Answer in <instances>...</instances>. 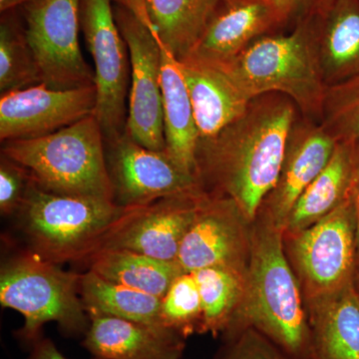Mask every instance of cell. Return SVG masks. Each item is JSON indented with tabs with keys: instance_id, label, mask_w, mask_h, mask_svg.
<instances>
[{
	"instance_id": "f1b7e54d",
	"label": "cell",
	"mask_w": 359,
	"mask_h": 359,
	"mask_svg": "<svg viewBox=\"0 0 359 359\" xmlns=\"http://www.w3.org/2000/svg\"><path fill=\"white\" fill-rule=\"evenodd\" d=\"M320 124L337 143L359 144V75L327 87Z\"/></svg>"
},
{
	"instance_id": "d6a6232c",
	"label": "cell",
	"mask_w": 359,
	"mask_h": 359,
	"mask_svg": "<svg viewBox=\"0 0 359 359\" xmlns=\"http://www.w3.org/2000/svg\"><path fill=\"white\" fill-rule=\"evenodd\" d=\"M27 359H69L54 344L53 340L42 335L29 348V355ZM90 359H96L91 358Z\"/></svg>"
},
{
	"instance_id": "74e56055",
	"label": "cell",
	"mask_w": 359,
	"mask_h": 359,
	"mask_svg": "<svg viewBox=\"0 0 359 359\" xmlns=\"http://www.w3.org/2000/svg\"><path fill=\"white\" fill-rule=\"evenodd\" d=\"M318 1H320V0H318Z\"/></svg>"
},
{
	"instance_id": "9a60e30c",
	"label": "cell",
	"mask_w": 359,
	"mask_h": 359,
	"mask_svg": "<svg viewBox=\"0 0 359 359\" xmlns=\"http://www.w3.org/2000/svg\"><path fill=\"white\" fill-rule=\"evenodd\" d=\"M337 141L320 123L297 118L290 130L278 181L264 198L259 212L285 230L295 202L327 166Z\"/></svg>"
},
{
	"instance_id": "8992f818",
	"label": "cell",
	"mask_w": 359,
	"mask_h": 359,
	"mask_svg": "<svg viewBox=\"0 0 359 359\" xmlns=\"http://www.w3.org/2000/svg\"><path fill=\"white\" fill-rule=\"evenodd\" d=\"M81 276L27 250L2 262L0 304L25 318L15 337L28 349L43 335L42 327L48 323H56L66 337L83 339L90 318L80 295Z\"/></svg>"
},
{
	"instance_id": "836d02e7",
	"label": "cell",
	"mask_w": 359,
	"mask_h": 359,
	"mask_svg": "<svg viewBox=\"0 0 359 359\" xmlns=\"http://www.w3.org/2000/svg\"><path fill=\"white\" fill-rule=\"evenodd\" d=\"M112 2L116 6L122 7L125 11H129L154 33L149 13L148 0H112Z\"/></svg>"
},
{
	"instance_id": "1f68e13d",
	"label": "cell",
	"mask_w": 359,
	"mask_h": 359,
	"mask_svg": "<svg viewBox=\"0 0 359 359\" xmlns=\"http://www.w3.org/2000/svg\"><path fill=\"white\" fill-rule=\"evenodd\" d=\"M318 0H271L278 18L280 28L294 27L311 13Z\"/></svg>"
},
{
	"instance_id": "ba28073f",
	"label": "cell",
	"mask_w": 359,
	"mask_h": 359,
	"mask_svg": "<svg viewBox=\"0 0 359 359\" xmlns=\"http://www.w3.org/2000/svg\"><path fill=\"white\" fill-rule=\"evenodd\" d=\"M82 0H33L23 6L25 36L42 83L72 89L95 85L79 43Z\"/></svg>"
},
{
	"instance_id": "484cf974",
	"label": "cell",
	"mask_w": 359,
	"mask_h": 359,
	"mask_svg": "<svg viewBox=\"0 0 359 359\" xmlns=\"http://www.w3.org/2000/svg\"><path fill=\"white\" fill-rule=\"evenodd\" d=\"M247 273L224 268L193 271L202 302V334L222 335L235 321L244 304Z\"/></svg>"
},
{
	"instance_id": "3957f363",
	"label": "cell",
	"mask_w": 359,
	"mask_h": 359,
	"mask_svg": "<svg viewBox=\"0 0 359 359\" xmlns=\"http://www.w3.org/2000/svg\"><path fill=\"white\" fill-rule=\"evenodd\" d=\"M222 66L250 100L269 93L289 97L302 117L320 123L325 86L311 14L287 33L264 35Z\"/></svg>"
},
{
	"instance_id": "e575fe53",
	"label": "cell",
	"mask_w": 359,
	"mask_h": 359,
	"mask_svg": "<svg viewBox=\"0 0 359 359\" xmlns=\"http://www.w3.org/2000/svg\"><path fill=\"white\" fill-rule=\"evenodd\" d=\"M351 200H353L354 212H355L356 219V243H358V269H356V275L359 273V144L356 145L355 166L353 181H351V190H349Z\"/></svg>"
},
{
	"instance_id": "83f0119b",
	"label": "cell",
	"mask_w": 359,
	"mask_h": 359,
	"mask_svg": "<svg viewBox=\"0 0 359 359\" xmlns=\"http://www.w3.org/2000/svg\"><path fill=\"white\" fill-rule=\"evenodd\" d=\"M160 313L163 325L186 339L202 334V302L193 273L184 271L175 278L162 297Z\"/></svg>"
},
{
	"instance_id": "d4e9b609",
	"label": "cell",
	"mask_w": 359,
	"mask_h": 359,
	"mask_svg": "<svg viewBox=\"0 0 359 359\" xmlns=\"http://www.w3.org/2000/svg\"><path fill=\"white\" fill-rule=\"evenodd\" d=\"M80 295L89 316L100 314L146 325H163L161 297L105 280L91 269L82 273Z\"/></svg>"
},
{
	"instance_id": "4316f807",
	"label": "cell",
	"mask_w": 359,
	"mask_h": 359,
	"mask_svg": "<svg viewBox=\"0 0 359 359\" xmlns=\"http://www.w3.org/2000/svg\"><path fill=\"white\" fill-rule=\"evenodd\" d=\"M13 11L2 13L0 23L1 94L42 83L39 66L26 39L25 25Z\"/></svg>"
},
{
	"instance_id": "277c9868",
	"label": "cell",
	"mask_w": 359,
	"mask_h": 359,
	"mask_svg": "<svg viewBox=\"0 0 359 359\" xmlns=\"http://www.w3.org/2000/svg\"><path fill=\"white\" fill-rule=\"evenodd\" d=\"M129 210L113 201L47 192L30 180L15 217L25 250L62 264L85 263Z\"/></svg>"
},
{
	"instance_id": "d590c367",
	"label": "cell",
	"mask_w": 359,
	"mask_h": 359,
	"mask_svg": "<svg viewBox=\"0 0 359 359\" xmlns=\"http://www.w3.org/2000/svg\"><path fill=\"white\" fill-rule=\"evenodd\" d=\"M33 0H0V11L1 13H8L14 11L16 7L25 6Z\"/></svg>"
},
{
	"instance_id": "9c48e42d",
	"label": "cell",
	"mask_w": 359,
	"mask_h": 359,
	"mask_svg": "<svg viewBox=\"0 0 359 359\" xmlns=\"http://www.w3.org/2000/svg\"><path fill=\"white\" fill-rule=\"evenodd\" d=\"M81 28L95 66V117L106 143L126 127L131 78L128 47L118 27L112 0H82Z\"/></svg>"
},
{
	"instance_id": "7c38bea8",
	"label": "cell",
	"mask_w": 359,
	"mask_h": 359,
	"mask_svg": "<svg viewBox=\"0 0 359 359\" xmlns=\"http://www.w3.org/2000/svg\"><path fill=\"white\" fill-rule=\"evenodd\" d=\"M118 27L128 47L131 85L125 130L154 151L166 150L161 89V45L154 33L129 11L114 6Z\"/></svg>"
},
{
	"instance_id": "5bb4252c",
	"label": "cell",
	"mask_w": 359,
	"mask_h": 359,
	"mask_svg": "<svg viewBox=\"0 0 359 359\" xmlns=\"http://www.w3.org/2000/svg\"><path fill=\"white\" fill-rule=\"evenodd\" d=\"M205 196V191L182 194L130 208L97 250L126 249L162 261L177 262L180 248Z\"/></svg>"
},
{
	"instance_id": "4fadbf2b",
	"label": "cell",
	"mask_w": 359,
	"mask_h": 359,
	"mask_svg": "<svg viewBox=\"0 0 359 359\" xmlns=\"http://www.w3.org/2000/svg\"><path fill=\"white\" fill-rule=\"evenodd\" d=\"M93 86L50 88L41 83L1 94L0 140L39 138L95 115Z\"/></svg>"
},
{
	"instance_id": "52a82bcc",
	"label": "cell",
	"mask_w": 359,
	"mask_h": 359,
	"mask_svg": "<svg viewBox=\"0 0 359 359\" xmlns=\"http://www.w3.org/2000/svg\"><path fill=\"white\" fill-rule=\"evenodd\" d=\"M283 248L304 302L334 294L355 283L356 219L349 193L339 207L309 228L283 231Z\"/></svg>"
},
{
	"instance_id": "e0dca14e",
	"label": "cell",
	"mask_w": 359,
	"mask_h": 359,
	"mask_svg": "<svg viewBox=\"0 0 359 359\" xmlns=\"http://www.w3.org/2000/svg\"><path fill=\"white\" fill-rule=\"evenodd\" d=\"M82 346L96 359H182L186 339L164 325L90 316Z\"/></svg>"
},
{
	"instance_id": "7402d4cb",
	"label": "cell",
	"mask_w": 359,
	"mask_h": 359,
	"mask_svg": "<svg viewBox=\"0 0 359 359\" xmlns=\"http://www.w3.org/2000/svg\"><path fill=\"white\" fill-rule=\"evenodd\" d=\"M356 144L339 142L327 166L309 184L290 212L283 231H299L325 218L348 196Z\"/></svg>"
},
{
	"instance_id": "6da1fadb",
	"label": "cell",
	"mask_w": 359,
	"mask_h": 359,
	"mask_svg": "<svg viewBox=\"0 0 359 359\" xmlns=\"http://www.w3.org/2000/svg\"><path fill=\"white\" fill-rule=\"evenodd\" d=\"M297 111L289 97L264 94L216 136L201 139L198 177L205 192L231 198L254 221L278 181Z\"/></svg>"
},
{
	"instance_id": "ac0fdd59",
	"label": "cell",
	"mask_w": 359,
	"mask_h": 359,
	"mask_svg": "<svg viewBox=\"0 0 359 359\" xmlns=\"http://www.w3.org/2000/svg\"><path fill=\"white\" fill-rule=\"evenodd\" d=\"M314 47L325 86L359 75V0H320L311 9Z\"/></svg>"
},
{
	"instance_id": "7a4b0ae2",
	"label": "cell",
	"mask_w": 359,
	"mask_h": 359,
	"mask_svg": "<svg viewBox=\"0 0 359 359\" xmlns=\"http://www.w3.org/2000/svg\"><path fill=\"white\" fill-rule=\"evenodd\" d=\"M249 327L292 359H313L308 314L283 248V231L262 212L252 222L244 304L222 339Z\"/></svg>"
},
{
	"instance_id": "30bf717a",
	"label": "cell",
	"mask_w": 359,
	"mask_h": 359,
	"mask_svg": "<svg viewBox=\"0 0 359 359\" xmlns=\"http://www.w3.org/2000/svg\"><path fill=\"white\" fill-rule=\"evenodd\" d=\"M106 162L114 202L142 207L162 198L205 191L197 175L180 166L166 151H154L124 132L106 142Z\"/></svg>"
},
{
	"instance_id": "8d00e7d4",
	"label": "cell",
	"mask_w": 359,
	"mask_h": 359,
	"mask_svg": "<svg viewBox=\"0 0 359 359\" xmlns=\"http://www.w3.org/2000/svg\"><path fill=\"white\" fill-rule=\"evenodd\" d=\"M355 287H356V289H358V292H359V273H358V275H356Z\"/></svg>"
},
{
	"instance_id": "f546056e",
	"label": "cell",
	"mask_w": 359,
	"mask_h": 359,
	"mask_svg": "<svg viewBox=\"0 0 359 359\" xmlns=\"http://www.w3.org/2000/svg\"><path fill=\"white\" fill-rule=\"evenodd\" d=\"M214 359H292L254 328L224 337Z\"/></svg>"
},
{
	"instance_id": "4dcf8cb0",
	"label": "cell",
	"mask_w": 359,
	"mask_h": 359,
	"mask_svg": "<svg viewBox=\"0 0 359 359\" xmlns=\"http://www.w3.org/2000/svg\"><path fill=\"white\" fill-rule=\"evenodd\" d=\"M30 178L20 165L1 155L0 161V212L15 216L25 198Z\"/></svg>"
},
{
	"instance_id": "603a6c76",
	"label": "cell",
	"mask_w": 359,
	"mask_h": 359,
	"mask_svg": "<svg viewBox=\"0 0 359 359\" xmlns=\"http://www.w3.org/2000/svg\"><path fill=\"white\" fill-rule=\"evenodd\" d=\"M105 280L162 299L183 269L177 262L162 261L126 249L97 250L85 261Z\"/></svg>"
},
{
	"instance_id": "ffe728a7",
	"label": "cell",
	"mask_w": 359,
	"mask_h": 359,
	"mask_svg": "<svg viewBox=\"0 0 359 359\" xmlns=\"http://www.w3.org/2000/svg\"><path fill=\"white\" fill-rule=\"evenodd\" d=\"M313 359H359V292L355 283L304 302Z\"/></svg>"
},
{
	"instance_id": "d6986e66",
	"label": "cell",
	"mask_w": 359,
	"mask_h": 359,
	"mask_svg": "<svg viewBox=\"0 0 359 359\" xmlns=\"http://www.w3.org/2000/svg\"><path fill=\"white\" fill-rule=\"evenodd\" d=\"M201 139L212 138L238 119L250 102L222 66L191 57L179 60Z\"/></svg>"
},
{
	"instance_id": "5b68a950",
	"label": "cell",
	"mask_w": 359,
	"mask_h": 359,
	"mask_svg": "<svg viewBox=\"0 0 359 359\" xmlns=\"http://www.w3.org/2000/svg\"><path fill=\"white\" fill-rule=\"evenodd\" d=\"M2 144L1 155L25 168L47 192L114 202L105 139L95 115L46 136Z\"/></svg>"
},
{
	"instance_id": "8fae6325",
	"label": "cell",
	"mask_w": 359,
	"mask_h": 359,
	"mask_svg": "<svg viewBox=\"0 0 359 359\" xmlns=\"http://www.w3.org/2000/svg\"><path fill=\"white\" fill-rule=\"evenodd\" d=\"M252 222L231 198L205 192L180 248L177 263L187 273L224 268L247 273Z\"/></svg>"
},
{
	"instance_id": "2e32d148",
	"label": "cell",
	"mask_w": 359,
	"mask_h": 359,
	"mask_svg": "<svg viewBox=\"0 0 359 359\" xmlns=\"http://www.w3.org/2000/svg\"><path fill=\"white\" fill-rule=\"evenodd\" d=\"M278 29L280 25L271 0H224L186 57L224 65L255 40Z\"/></svg>"
},
{
	"instance_id": "44dd1931",
	"label": "cell",
	"mask_w": 359,
	"mask_h": 359,
	"mask_svg": "<svg viewBox=\"0 0 359 359\" xmlns=\"http://www.w3.org/2000/svg\"><path fill=\"white\" fill-rule=\"evenodd\" d=\"M161 89L166 152L187 171L197 175L199 131L192 101L178 59L161 44Z\"/></svg>"
},
{
	"instance_id": "cb8c5ba5",
	"label": "cell",
	"mask_w": 359,
	"mask_h": 359,
	"mask_svg": "<svg viewBox=\"0 0 359 359\" xmlns=\"http://www.w3.org/2000/svg\"><path fill=\"white\" fill-rule=\"evenodd\" d=\"M224 0H148L155 36L178 60L185 58Z\"/></svg>"
}]
</instances>
